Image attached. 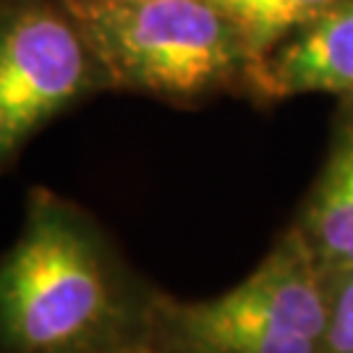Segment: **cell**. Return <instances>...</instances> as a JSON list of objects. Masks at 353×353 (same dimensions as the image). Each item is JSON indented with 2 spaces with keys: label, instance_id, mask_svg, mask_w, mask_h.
<instances>
[{
  "label": "cell",
  "instance_id": "cell-1",
  "mask_svg": "<svg viewBox=\"0 0 353 353\" xmlns=\"http://www.w3.org/2000/svg\"><path fill=\"white\" fill-rule=\"evenodd\" d=\"M157 293L94 214L32 186L21 230L0 254V353H118L141 345Z\"/></svg>",
  "mask_w": 353,
  "mask_h": 353
},
{
  "label": "cell",
  "instance_id": "cell-2",
  "mask_svg": "<svg viewBox=\"0 0 353 353\" xmlns=\"http://www.w3.org/2000/svg\"><path fill=\"white\" fill-rule=\"evenodd\" d=\"M110 81L176 108L254 97L259 63L212 0H65Z\"/></svg>",
  "mask_w": 353,
  "mask_h": 353
},
{
  "label": "cell",
  "instance_id": "cell-3",
  "mask_svg": "<svg viewBox=\"0 0 353 353\" xmlns=\"http://www.w3.org/2000/svg\"><path fill=\"white\" fill-rule=\"evenodd\" d=\"M327 272L285 228L262 262L212 299L160 290L147 343L168 353H325Z\"/></svg>",
  "mask_w": 353,
  "mask_h": 353
},
{
  "label": "cell",
  "instance_id": "cell-4",
  "mask_svg": "<svg viewBox=\"0 0 353 353\" xmlns=\"http://www.w3.org/2000/svg\"><path fill=\"white\" fill-rule=\"evenodd\" d=\"M110 92L65 0H0V176L55 118Z\"/></svg>",
  "mask_w": 353,
  "mask_h": 353
},
{
  "label": "cell",
  "instance_id": "cell-5",
  "mask_svg": "<svg viewBox=\"0 0 353 353\" xmlns=\"http://www.w3.org/2000/svg\"><path fill=\"white\" fill-rule=\"evenodd\" d=\"M299 94L353 97V0H338L267 55L252 102L275 105Z\"/></svg>",
  "mask_w": 353,
  "mask_h": 353
},
{
  "label": "cell",
  "instance_id": "cell-6",
  "mask_svg": "<svg viewBox=\"0 0 353 353\" xmlns=\"http://www.w3.org/2000/svg\"><path fill=\"white\" fill-rule=\"evenodd\" d=\"M290 228L325 272L353 265V113L343 105L325 165Z\"/></svg>",
  "mask_w": 353,
  "mask_h": 353
},
{
  "label": "cell",
  "instance_id": "cell-7",
  "mask_svg": "<svg viewBox=\"0 0 353 353\" xmlns=\"http://www.w3.org/2000/svg\"><path fill=\"white\" fill-rule=\"evenodd\" d=\"M236 21L249 50L262 68L283 39L314 21L338 0H212ZM259 76V74H256ZM256 87V84H254Z\"/></svg>",
  "mask_w": 353,
  "mask_h": 353
},
{
  "label": "cell",
  "instance_id": "cell-8",
  "mask_svg": "<svg viewBox=\"0 0 353 353\" xmlns=\"http://www.w3.org/2000/svg\"><path fill=\"white\" fill-rule=\"evenodd\" d=\"M325 353H353V265L327 272Z\"/></svg>",
  "mask_w": 353,
  "mask_h": 353
},
{
  "label": "cell",
  "instance_id": "cell-9",
  "mask_svg": "<svg viewBox=\"0 0 353 353\" xmlns=\"http://www.w3.org/2000/svg\"><path fill=\"white\" fill-rule=\"evenodd\" d=\"M118 353H168V351H160V348H154L150 343H141V345H131L126 351H118Z\"/></svg>",
  "mask_w": 353,
  "mask_h": 353
},
{
  "label": "cell",
  "instance_id": "cell-10",
  "mask_svg": "<svg viewBox=\"0 0 353 353\" xmlns=\"http://www.w3.org/2000/svg\"><path fill=\"white\" fill-rule=\"evenodd\" d=\"M341 105H343V108H348V110L353 113V97H351V100H343Z\"/></svg>",
  "mask_w": 353,
  "mask_h": 353
}]
</instances>
